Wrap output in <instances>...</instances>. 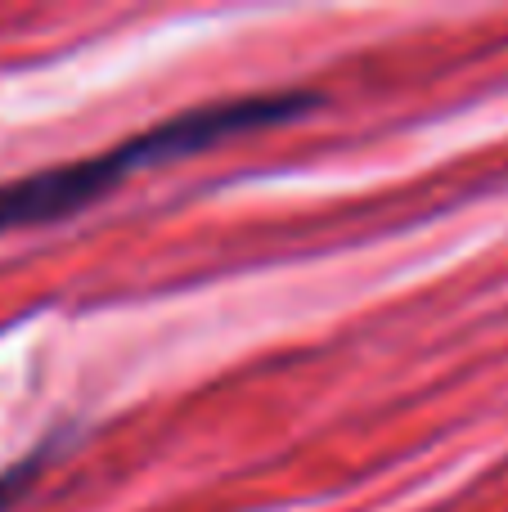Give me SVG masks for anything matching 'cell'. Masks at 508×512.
I'll return each mask as SVG.
<instances>
[{
	"instance_id": "obj_1",
	"label": "cell",
	"mask_w": 508,
	"mask_h": 512,
	"mask_svg": "<svg viewBox=\"0 0 508 512\" xmlns=\"http://www.w3.org/2000/svg\"><path fill=\"white\" fill-rule=\"evenodd\" d=\"M315 108H320L315 90H266V95L221 99V104H203L180 117H167L153 131L131 135V140L113 144L108 153H95V158L63 162V167L9 180V185H0V234L23 230V225L63 221V216L81 212V207L108 198L113 189H122V180L131 171L198 158V153L234 140V135L270 131V126L297 122V117L315 113Z\"/></svg>"
},
{
	"instance_id": "obj_2",
	"label": "cell",
	"mask_w": 508,
	"mask_h": 512,
	"mask_svg": "<svg viewBox=\"0 0 508 512\" xmlns=\"http://www.w3.org/2000/svg\"><path fill=\"white\" fill-rule=\"evenodd\" d=\"M45 459H50V450H36V454H27L23 463H14V468H5V472H0V512H5V508L18 499V495H23L27 486H32L36 477H41Z\"/></svg>"
}]
</instances>
